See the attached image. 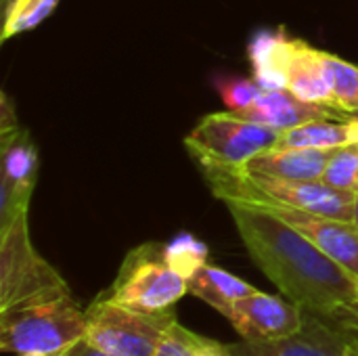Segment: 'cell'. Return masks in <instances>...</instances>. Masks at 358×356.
I'll return each instance as SVG.
<instances>
[{"mask_svg": "<svg viewBox=\"0 0 358 356\" xmlns=\"http://www.w3.org/2000/svg\"><path fill=\"white\" fill-rule=\"evenodd\" d=\"M227 208L256 266L292 302L323 317L358 302V275L292 225L254 206L229 201Z\"/></svg>", "mask_w": 358, "mask_h": 356, "instance_id": "obj_1", "label": "cell"}, {"mask_svg": "<svg viewBox=\"0 0 358 356\" xmlns=\"http://www.w3.org/2000/svg\"><path fill=\"white\" fill-rule=\"evenodd\" d=\"M86 338V311L71 298L69 287L25 298L0 311L2 353L65 355Z\"/></svg>", "mask_w": 358, "mask_h": 356, "instance_id": "obj_2", "label": "cell"}, {"mask_svg": "<svg viewBox=\"0 0 358 356\" xmlns=\"http://www.w3.org/2000/svg\"><path fill=\"white\" fill-rule=\"evenodd\" d=\"M203 176L212 193L224 204H283L346 222H352L355 218L357 193L334 189L323 180H287L250 172L245 168L206 170Z\"/></svg>", "mask_w": 358, "mask_h": 356, "instance_id": "obj_3", "label": "cell"}, {"mask_svg": "<svg viewBox=\"0 0 358 356\" xmlns=\"http://www.w3.org/2000/svg\"><path fill=\"white\" fill-rule=\"evenodd\" d=\"M281 130L252 122L233 111L208 113L185 136L182 145L201 172L241 168L252 157L277 147Z\"/></svg>", "mask_w": 358, "mask_h": 356, "instance_id": "obj_4", "label": "cell"}, {"mask_svg": "<svg viewBox=\"0 0 358 356\" xmlns=\"http://www.w3.org/2000/svg\"><path fill=\"white\" fill-rule=\"evenodd\" d=\"M185 294L189 281L170 266L164 243H143L128 252L115 281L101 296L141 313H164L172 311Z\"/></svg>", "mask_w": 358, "mask_h": 356, "instance_id": "obj_5", "label": "cell"}, {"mask_svg": "<svg viewBox=\"0 0 358 356\" xmlns=\"http://www.w3.org/2000/svg\"><path fill=\"white\" fill-rule=\"evenodd\" d=\"M174 323V308L141 313L99 294L86 308V340L111 355L155 356Z\"/></svg>", "mask_w": 358, "mask_h": 356, "instance_id": "obj_6", "label": "cell"}, {"mask_svg": "<svg viewBox=\"0 0 358 356\" xmlns=\"http://www.w3.org/2000/svg\"><path fill=\"white\" fill-rule=\"evenodd\" d=\"M61 287H67L65 279L31 243L27 214L0 225V311Z\"/></svg>", "mask_w": 358, "mask_h": 356, "instance_id": "obj_7", "label": "cell"}, {"mask_svg": "<svg viewBox=\"0 0 358 356\" xmlns=\"http://www.w3.org/2000/svg\"><path fill=\"white\" fill-rule=\"evenodd\" d=\"M38 178V149L29 132L19 126L17 111L2 92L0 103V225L29 214Z\"/></svg>", "mask_w": 358, "mask_h": 356, "instance_id": "obj_8", "label": "cell"}, {"mask_svg": "<svg viewBox=\"0 0 358 356\" xmlns=\"http://www.w3.org/2000/svg\"><path fill=\"white\" fill-rule=\"evenodd\" d=\"M355 336L329 317L304 311V323L292 336L266 342L233 344L237 356H346Z\"/></svg>", "mask_w": 358, "mask_h": 356, "instance_id": "obj_9", "label": "cell"}, {"mask_svg": "<svg viewBox=\"0 0 358 356\" xmlns=\"http://www.w3.org/2000/svg\"><path fill=\"white\" fill-rule=\"evenodd\" d=\"M248 342H266L292 336L304 323V308L264 292H254L220 313Z\"/></svg>", "mask_w": 358, "mask_h": 356, "instance_id": "obj_10", "label": "cell"}, {"mask_svg": "<svg viewBox=\"0 0 358 356\" xmlns=\"http://www.w3.org/2000/svg\"><path fill=\"white\" fill-rule=\"evenodd\" d=\"M254 208L279 216L296 231H300L306 239H310L317 248H321L327 256L340 262L344 269L358 275V227L355 222L289 208L283 204H262Z\"/></svg>", "mask_w": 358, "mask_h": 356, "instance_id": "obj_11", "label": "cell"}, {"mask_svg": "<svg viewBox=\"0 0 358 356\" xmlns=\"http://www.w3.org/2000/svg\"><path fill=\"white\" fill-rule=\"evenodd\" d=\"M296 38L281 27H260L250 36L248 61L262 90H287Z\"/></svg>", "mask_w": 358, "mask_h": 356, "instance_id": "obj_12", "label": "cell"}, {"mask_svg": "<svg viewBox=\"0 0 358 356\" xmlns=\"http://www.w3.org/2000/svg\"><path fill=\"white\" fill-rule=\"evenodd\" d=\"M243 118L277 128V130H287L313 120H348L350 113H344L340 109L327 107V105H317V103H306L298 99L289 90H262L258 101L241 113Z\"/></svg>", "mask_w": 358, "mask_h": 356, "instance_id": "obj_13", "label": "cell"}, {"mask_svg": "<svg viewBox=\"0 0 358 356\" xmlns=\"http://www.w3.org/2000/svg\"><path fill=\"white\" fill-rule=\"evenodd\" d=\"M327 159H329V151H321V149L273 147L252 157L241 168L258 174L287 178V180H321Z\"/></svg>", "mask_w": 358, "mask_h": 356, "instance_id": "obj_14", "label": "cell"}, {"mask_svg": "<svg viewBox=\"0 0 358 356\" xmlns=\"http://www.w3.org/2000/svg\"><path fill=\"white\" fill-rule=\"evenodd\" d=\"M287 90L306 103H317V105H327V107L338 109L334 90L327 78V69L323 63V50L313 48L302 38H296V44H294Z\"/></svg>", "mask_w": 358, "mask_h": 356, "instance_id": "obj_15", "label": "cell"}, {"mask_svg": "<svg viewBox=\"0 0 358 356\" xmlns=\"http://www.w3.org/2000/svg\"><path fill=\"white\" fill-rule=\"evenodd\" d=\"M358 143L352 115L348 120H313L281 132L277 147L296 149H321L334 151L346 145Z\"/></svg>", "mask_w": 358, "mask_h": 356, "instance_id": "obj_16", "label": "cell"}, {"mask_svg": "<svg viewBox=\"0 0 358 356\" xmlns=\"http://www.w3.org/2000/svg\"><path fill=\"white\" fill-rule=\"evenodd\" d=\"M254 292H258L254 285L212 264H203L189 279V294L203 300L208 306H212L218 313H222L227 306L235 304L237 300L252 296Z\"/></svg>", "mask_w": 358, "mask_h": 356, "instance_id": "obj_17", "label": "cell"}, {"mask_svg": "<svg viewBox=\"0 0 358 356\" xmlns=\"http://www.w3.org/2000/svg\"><path fill=\"white\" fill-rule=\"evenodd\" d=\"M59 0H0L2 8V31L0 42L4 44L10 38H17L34 27H38L44 19H48Z\"/></svg>", "mask_w": 358, "mask_h": 356, "instance_id": "obj_18", "label": "cell"}, {"mask_svg": "<svg viewBox=\"0 0 358 356\" xmlns=\"http://www.w3.org/2000/svg\"><path fill=\"white\" fill-rule=\"evenodd\" d=\"M155 356H237L231 346H224L212 338L199 336L182 325L178 321L170 327L166 334L159 350Z\"/></svg>", "mask_w": 358, "mask_h": 356, "instance_id": "obj_19", "label": "cell"}, {"mask_svg": "<svg viewBox=\"0 0 358 356\" xmlns=\"http://www.w3.org/2000/svg\"><path fill=\"white\" fill-rule=\"evenodd\" d=\"M323 63L334 90L336 107L344 113H358V65L323 50Z\"/></svg>", "mask_w": 358, "mask_h": 356, "instance_id": "obj_20", "label": "cell"}, {"mask_svg": "<svg viewBox=\"0 0 358 356\" xmlns=\"http://www.w3.org/2000/svg\"><path fill=\"white\" fill-rule=\"evenodd\" d=\"M164 256L170 266L189 281L203 264H208V245L191 233H178L164 243Z\"/></svg>", "mask_w": 358, "mask_h": 356, "instance_id": "obj_21", "label": "cell"}, {"mask_svg": "<svg viewBox=\"0 0 358 356\" xmlns=\"http://www.w3.org/2000/svg\"><path fill=\"white\" fill-rule=\"evenodd\" d=\"M321 180L334 189L358 193V143L329 151Z\"/></svg>", "mask_w": 358, "mask_h": 356, "instance_id": "obj_22", "label": "cell"}, {"mask_svg": "<svg viewBox=\"0 0 358 356\" xmlns=\"http://www.w3.org/2000/svg\"><path fill=\"white\" fill-rule=\"evenodd\" d=\"M214 86H216L227 111H233L237 115H241L245 109H250L262 94V88L256 84V80L243 78V76H216Z\"/></svg>", "mask_w": 358, "mask_h": 356, "instance_id": "obj_23", "label": "cell"}, {"mask_svg": "<svg viewBox=\"0 0 358 356\" xmlns=\"http://www.w3.org/2000/svg\"><path fill=\"white\" fill-rule=\"evenodd\" d=\"M331 321H336L338 325H342L344 329H348L350 334H355L358 338V308H355L352 304L350 306H344L340 308L338 313H334L329 317Z\"/></svg>", "mask_w": 358, "mask_h": 356, "instance_id": "obj_24", "label": "cell"}, {"mask_svg": "<svg viewBox=\"0 0 358 356\" xmlns=\"http://www.w3.org/2000/svg\"><path fill=\"white\" fill-rule=\"evenodd\" d=\"M65 356H117V355H111V353H107V350H103V348H99V346H94V344H90L86 338L84 340H80L78 344H73Z\"/></svg>", "mask_w": 358, "mask_h": 356, "instance_id": "obj_25", "label": "cell"}, {"mask_svg": "<svg viewBox=\"0 0 358 356\" xmlns=\"http://www.w3.org/2000/svg\"><path fill=\"white\" fill-rule=\"evenodd\" d=\"M355 336V334H352ZM346 356H358V338L355 336V340H352V344L348 346V353H346Z\"/></svg>", "mask_w": 358, "mask_h": 356, "instance_id": "obj_26", "label": "cell"}, {"mask_svg": "<svg viewBox=\"0 0 358 356\" xmlns=\"http://www.w3.org/2000/svg\"><path fill=\"white\" fill-rule=\"evenodd\" d=\"M352 222L358 227V193H357V204H355V218H352Z\"/></svg>", "mask_w": 358, "mask_h": 356, "instance_id": "obj_27", "label": "cell"}, {"mask_svg": "<svg viewBox=\"0 0 358 356\" xmlns=\"http://www.w3.org/2000/svg\"><path fill=\"white\" fill-rule=\"evenodd\" d=\"M17 356H65V355H42V353H27V355H17Z\"/></svg>", "mask_w": 358, "mask_h": 356, "instance_id": "obj_28", "label": "cell"}, {"mask_svg": "<svg viewBox=\"0 0 358 356\" xmlns=\"http://www.w3.org/2000/svg\"><path fill=\"white\" fill-rule=\"evenodd\" d=\"M352 124H355V130H357V136H358V115H352Z\"/></svg>", "mask_w": 358, "mask_h": 356, "instance_id": "obj_29", "label": "cell"}, {"mask_svg": "<svg viewBox=\"0 0 358 356\" xmlns=\"http://www.w3.org/2000/svg\"><path fill=\"white\" fill-rule=\"evenodd\" d=\"M352 306H355V308H358V302H355V304H352Z\"/></svg>", "mask_w": 358, "mask_h": 356, "instance_id": "obj_30", "label": "cell"}]
</instances>
